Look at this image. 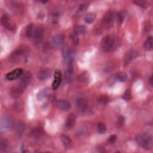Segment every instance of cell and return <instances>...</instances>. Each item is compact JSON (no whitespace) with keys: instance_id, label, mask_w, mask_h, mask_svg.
Returning a JSON list of instances; mask_svg holds the SVG:
<instances>
[{"instance_id":"cell-19","label":"cell","mask_w":153,"mask_h":153,"mask_svg":"<svg viewBox=\"0 0 153 153\" xmlns=\"http://www.w3.org/2000/svg\"><path fill=\"white\" fill-rule=\"evenodd\" d=\"M88 133V128L87 127L83 126L77 128L76 131V136L79 138H83L85 137Z\"/></svg>"},{"instance_id":"cell-25","label":"cell","mask_w":153,"mask_h":153,"mask_svg":"<svg viewBox=\"0 0 153 153\" xmlns=\"http://www.w3.org/2000/svg\"><path fill=\"white\" fill-rule=\"evenodd\" d=\"M13 108L15 111L17 112H21L24 109V103L22 100H18L14 102L13 104Z\"/></svg>"},{"instance_id":"cell-39","label":"cell","mask_w":153,"mask_h":153,"mask_svg":"<svg viewBox=\"0 0 153 153\" xmlns=\"http://www.w3.org/2000/svg\"><path fill=\"white\" fill-rule=\"evenodd\" d=\"M73 60L71 59L69 60V65H68V72L69 74H72L73 72Z\"/></svg>"},{"instance_id":"cell-44","label":"cell","mask_w":153,"mask_h":153,"mask_svg":"<svg viewBox=\"0 0 153 153\" xmlns=\"http://www.w3.org/2000/svg\"><path fill=\"white\" fill-rule=\"evenodd\" d=\"M34 153H53V152H50V151H45V152H40V151H35L34 152Z\"/></svg>"},{"instance_id":"cell-16","label":"cell","mask_w":153,"mask_h":153,"mask_svg":"<svg viewBox=\"0 0 153 153\" xmlns=\"http://www.w3.org/2000/svg\"><path fill=\"white\" fill-rule=\"evenodd\" d=\"M32 78V75L30 71H26L25 73H23L22 78H20L19 82L24 85L25 87H27V86L29 84Z\"/></svg>"},{"instance_id":"cell-24","label":"cell","mask_w":153,"mask_h":153,"mask_svg":"<svg viewBox=\"0 0 153 153\" xmlns=\"http://www.w3.org/2000/svg\"><path fill=\"white\" fill-rule=\"evenodd\" d=\"M34 29L35 27L33 23H30L26 27L25 30V35L27 38H30L32 36Z\"/></svg>"},{"instance_id":"cell-18","label":"cell","mask_w":153,"mask_h":153,"mask_svg":"<svg viewBox=\"0 0 153 153\" xmlns=\"http://www.w3.org/2000/svg\"><path fill=\"white\" fill-rule=\"evenodd\" d=\"M76 115L74 113H71L68 115L66 120V127L71 128L74 127L76 121Z\"/></svg>"},{"instance_id":"cell-10","label":"cell","mask_w":153,"mask_h":153,"mask_svg":"<svg viewBox=\"0 0 153 153\" xmlns=\"http://www.w3.org/2000/svg\"><path fill=\"white\" fill-rule=\"evenodd\" d=\"M52 74V70L48 68H41L38 72L37 77L41 81H44L50 78Z\"/></svg>"},{"instance_id":"cell-3","label":"cell","mask_w":153,"mask_h":153,"mask_svg":"<svg viewBox=\"0 0 153 153\" xmlns=\"http://www.w3.org/2000/svg\"><path fill=\"white\" fill-rule=\"evenodd\" d=\"M14 126V118L11 115H4L0 120V128L4 131L11 130Z\"/></svg>"},{"instance_id":"cell-40","label":"cell","mask_w":153,"mask_h":153,"mask_svg":"<svg viewBox=\"0 0 153 153\" xmlns=\"http://www.w3.org/2000/svg\"><path fill=\"white\" fill-rule=\"evenodd\" d=\"M88 6V4H81L78 8V10L79 11H85L87 7Z\"/></svg>"},{"instance_id":"cell-41","label":"cell","mask_w":153,"mask_h":153,"mask_svg":"<svg viewBox=\"0 0 153 153\" xmlns=\"http://www.w3.org/2000/svg\"><path fill=\"white\" fill-rule=\"evenodd\" d=\"M117 139V136L115 135H111L109 138V142L111 143H114Z\"/></svg>"},{"instance_id":"cell-15","label":"cell","mask_w":153,"mask_h":153,"mask_svg":"<svg viewBox=\"0 0 153 153\" xmlns=\"http://www.w3.org/2000/svg\"><path fill=\"white\" fill-rule=\"evenodd\" d=\"M62 80V73L60 71H56L54 73V79L52 83V88L54 90H57L60 86Z\"/></svg>"},{"instance_id":"cell-11","label":"cell","mask_w":153,"mask_h":153,"mask_svg":"<svg viewBox=\"0 0 153 153\" xmlns=\"http://www.w3.org/2000/svg\"><path fill=\"white\" fill-rule=\"evenodd\" d=\"M115 19V14L113 11H109L106 12L102 19V23L104 25H109L112 24Z\"/></svg>"},{"instance_id":"cell-22","label":"cell","mask_w":153,"mask_h":153,"mask_svg":"<svg viewBox=\"0 0 153 153\" xmlns=\"http://www.w3.org/2000/svg\"><path fill=\"white\" fill-rule=\"evenodd\" d=\"M143 47L146 50H153V36H148L144 42Z\"/></svg>"},{"instance_id":"cell-45","label":"cell","mask_w":153,"mask_h":153,"mask_svg":"<svg viewBox=\"0 0 153 153\" xmlns=\"http://www.w3.org/2000/svg\"><path fill=\"white\" fill-rule=\"evenodd\" d=\"M1 67H2V64H1V62H0V69L1 68Z\"/></svg>"},{"instance_id":"cell-37","label":"cell","mask_w":153,"mask_h":153,"mask_svg":"<svg viewBox=\"0 0 153 153\" xmlns=\"http://www.w3.org/2000/svg\"><path fill=\"white\" fill-rule=\"evenodd\" d=\"M123 99H124L126 100H130L131 99V93L130 90H126V91L124 93V94L122 96Z\"/></svg>"},{"instance_id":"cell-32","label":"cell","mask_w":153,"mask_h":153,"mask_svg":"<svg viewBox=\"0 0 153 153\" xmlns=\"http://www.w3.org/2000/svg\"><path fill=\"white\" fill-rule=\"evenodd\" d=\"M116 76H117V78L119 81H121V82H125V81H126L127 79V78H128V76H127V74H126V72H123V71H120V72H118Z\"/></svg>"},{"instance_id":"cell-47","label":"cell","mask_w":153,"mask_h":153,"mask_svg":"<svg viewBox=\"0 0 153 153\" xmlns=\"http://www.w3.org/2000/svg\"><path fill=\"white\" fill-rule=\"evenodd\" d=\"M151 124H151V125H153V121H152V123H151Z\"/></svg>"},{"instance_id":"cell-35","label":"cell","mask_w":153,"mask_h":153,"mask_svg":"<svg viewBox=\"0 0 153 153\" xmlns=\"http://www.w3.org/2000/svg\"><path fill=\"white\" fill-rule=\"evenodd\" d=\"M97 130L99 133H104L106 131V126L105 123L100 122L97 125Z\"/></svg>"},{"instance_id":"cell-9","label":"cell","mask_w":153,"mask_h":153,"mask_svg":"<svg viewBox=\"0 0 153 153\" xmlns=\"http://www.w3.org/2000/svg\"><path fill=\"white\" fill-rule=\"evenodd\" d=\"M23 69L22 68H16L13 71L7 73L5 75V78L8 81H13L20 77L23 74Z\"/></svg>"},{"instance_id":"cell-20","label":"cell","mask_w":153,"mask_h":153,"mask_svg":"<svg viewBox=\"0 0 153 153\" xmlns=\"http://www.w3.org/2000/svg\"><path fill=\"white\" fill-rule=\"evenodd\" d=\"M60 140L63 145L67 148H71L73 146V143L71 139L66 134H62L60 136Z\"/></svg>"},{"instance_id":"cell-5","label":"cell","mask_w":153,"mask_h":153,"mask_svg":"<svg viewBox=\"0 0 153 153\" xmlns=\"http://www.w3.org/2000/svg\"><path fill=\"white\" fill-rule=\"evenodd\" d=\"M115 44L114 38L110 36L106 35L102 38L100 41V46L102 49L105 51H111Z\"/></svg>"},{"instance_id":"cell-34","label":"cell","mask_w":153,"mask_h":153,"mask_svg":"<svg viewBox=\"0 0 153 153\" xmlns=\"http://www.w3.org/2000/svg\"><path fill=\"white\" fill-rule=\"evenodd\" d=\"M109 97L107 96H102L99 97L97 99V102H99V103L102 105H107L109 102Z\"/></svg>"},{"instance_id":"cell-21","label":"cell","mask_w":153,"mask_h":153,"mask_svg":"<svg viewBox=\"0 0 153 153\" xmlns=\"http://www.w3.org/2000/svg\"><path fill=\"white\" fill-rule=\"evenodd\" d=\"M26 128V125L23 121H20L17 123L16 126V131L19 136H22Z\"/></svg>"},{"instance_id":"cell-27","label":"cell","mask_w":153,"mask_h":153,"mask_svg":"<svg viewBox=\"0 0 153 153\" xmlns=\"http://www.w3.org/2000/svg\"><path fill=\"white\" fill-rule=\"evenodd\" d=\"M96 17V15L94 13L90 12L85 14L84 17V21L88 24H91L94 22Z\"/></svg>"},{"instance_id":"cell-43","label":"cell","mask_w":153,"mask_h":153,"mask_svg":"<svg viewBox=\"0 0 153 153\" xmlns=\"http://www.w3.org/2000/svg\"><path fill=\"white\" fill-rule=\"evenodd\" d=\"M124 117L123 116H120L118 118V123L120 124V125H123L124 122Z\"/></svg>"},{"instance_id":"cell-29","label":"cell","mask_w":153,"mask_h":153,"mask_svg":"<svg viewBox=\"0 0 153 153\" xmlns=\"http://www.w3.org/2000/svg\"><path fill=\"white\" fill-rule=\"evenodd\" d=\"M127 16V12L126 11H123L118 13L117 16V23L120 25H122L124 22L125 19Z\"/></svg>"},{"instance_id":"cell-12","label":"cell","mask_w":153,"mask_h":153,"mask_svg":"<svg viewBox=\"0 0 153 153\" xmlns=\"http://www.w3.org/2000/svg\"><path fill=\"white\" fill-rule=\"evenodd\" d=\"M64 42V36L61 34L55 35L52 40V46L56 49H59L63 47Z\"/></svg>"},{"instance_id":"cell-36","label":"cell","mask_w":153,"mask_h":153,"mask_svg":"<svg viewBox=\"0 0 153 153\" xmlns=\"http://www.w3.org/2000/svg\"><path fill=\"white\" fill-rule=\"evenodd\" d=\"M47 91L46 90H42L40 91L37 94V96H36L37 100L39 101L42 100V99H44L45 97V96H47Z\"/></svg>"},{"instance_id":"cell-30","label":"cell","mask_w":153,"mask_h":153,"mask_svg":"<svg viewBox=\"0 0 153 153\" xmlns=\"http://www.w3.org/2000/svg\"><path fill=\"white\" fill-rule=\"evenodd\" d=\"M8 146V140L0 136V152H3L5 151Z\"/></svg>"},{"instance_id":"cell-1","label":"cell","mask_w":153,"mask_h":153,"mask_svg":"<svg viewBox=\"0 0 153 153\" xmlns=\"http://www.w3.org/2000/svg\"><path fill=\"white\" fill-rule=\"evenodd\" d=\"M137 144L145 149L149 150L153 148V136L148 132H141L136 136Z\"/></svg>"},{"instance_id":"cell-46","label":"cell","mask_w":153,"mask_h":153,"mask_svg":"<svg viewBox=\"0 0 153 153\" xmlns=\"http://www.w3.org/2000/svg\"><path fill=\"white\" fill-rule=\"evenodd\" d=\"M115 153H120V151H117V152H115Z\"/></svg>"},{"instance_id":"cell-4","label":"cell","mask_w":153,"mask_h":153,"mask_svg":"<svg viewBox=\"0 0 153 153\" xmlns=\"http://www.w3.org/2000/svg\"><path fill=\"white\" fill-rule=\"evenodd\" d=\"M0 23L1 25L7 30L14 32L17 29V25L14 22L7 14H4L0 19Z\"/></svg>"},{"instance_id":"cell-31","label":"cell","mask_w":153,"mask_h":153,"mask_svg":"<svg viewBox=\"0 0 153 153\" xmlns=\"http://www.w3.org/2000/svg\"><path fill=\"white\" fill-rule=\"evenodd\" d=\"M74 32L78 35H83L86 32V28L83 25H76L74 28Z\"/></svg>"},{"instance_id":"cell-17","label":"cell","mask_w":153,"mask_h":153,"mask_svg":"<svg viewBox=\"0 0 153 153\" xmlns=\"http://www.w3.org/2000/svg\"><path fill=\"white\" fill-rule=\"evenodd\" d=\"M77 106L82 111L85 110L88 108V100L85 97H79L76 100Z\"/></svg>"},{"instance_id":"cell-2","label":"cell","mask_w":153,"mask_h":153,"mask_svg":"<svg viewBox=\"0 0 153 153\" xmlns=\"http://www.w3.org/2000/svg\"><path fill=\"white\" fill-rule=\"evenodd\" d=\"M28 52L29 47L25 45H22L13 51L10 56V60L14 63H19L24 57H25Z\"/></svg>"},{"instance_id":"cell-6","label":"cell","mask_w":153,"mask_h":153,"mask_svg":"<svg viewBox=\"0 0 153 153\" xmlns=\"http://www.w3.org/2000/svg\"><path fill=\"white\" fill-rule=\"evenodd\" d=\"M33 42L35 45H39L43 39L44 37V27L41 25L36 26L33 33Z\"/></svg>"},{"instance_id":"cell-38","label":"cell","mask_w":153,"mask_h":153,"mask_svg":"<svg viewBox=\"0 0 153 153\" xmlns=\"http://www.w3.org/2000/svg\"><path fill=\"white\" fill-rule=\"evenodd\" d=\"M134 3L138 6H140L142 8H147L149 6V4L145 1H134Z\"/></svg>"},{"instance_id":"cell-13","label":"cell","mask_w":153,"mask_h":153,"mask_svg":"<svg viewBox=\"0 0 153 153\" xmlns=\"http://www.w3.org/2000/svg\"><path fill=\"white\" fill-rule=\"evenodd\" d=\"M9 6L13 12L17 14H22L24 11V7L20 3L15 1L9 2Z\"/></svg>"},{"instance_id":"cell-23","label":"cell","mask_w":153,"mask_h":153,"mask_svg":"<svg viewBox=\"0 0 153 153\" xmlns=\"http://www.w3.org/2000/svg\"><path fill=\"white\" fill-rule=\"evenodd\" d=\"M43 134V130H42V128H39V127H35L33 128H32L30 133H29V135L33 137H41Z\"/></svg>"},{"instance_id":"cell-33","label":"cell","mask_w":153,"mask_h":153,"mask_svg":"<svg viewBox=\"0 0 153 153\" xmlns=\"http://www.w3.org/2000/svg\"><path fill=\"white\" fill-rule=\"evenodd\" d=\"M70 38L74 45H77L79 44V39L78 38V35L75 32L70 33Z\"/></svg>"},{"instance_id":"cell-42","label":"cell","mask_w":153,"mask_h":153,"mask_svg":"<svg viewBox=\"0 0 153 153\" xmlns=\"http://www.w3.org/2000/svg\"><path fill=\"white\" fill-rule=\"evenodd\" d=\"M148 83L151 87H153V74L151 75V76L149 77L148 79Z\"/></svg>"},{"instance_id":"cell-26","label":"cell","mask_w":153,"mask_h":153,"mask_svg":"<svg viewBox=\"0 0 153 153\" xmlns=\"http://www.w3.org/2000/svg\"><path fill=\"white\" fill-rule=\"evenodd\" d=\"M89 74L87 72H83L77 76L78 82L81 83H87L89 81Z\"/></svg>"},{"instance_id":"cell-28","label":"cell","mask_w":153,"mask_h":153,"mask_svg":"<svg viewBox=\"0 0 153 153\" xmlns=\"http://www.w3.org/2000/svg\"><path fill=\"white\" fill-rule=\"evenodd\" d=\"M62 54L65 60H67L68 59L70 54V50L68 45L66 44L63 45L62 50Z\"/></svg>"},{"instance_id":"cell-8","label":"cell","mask_w":153,"mask_h":153,"mask_svg":"<svg viewBox=\"0 0 153 153\" xmlns=\"http://www.w3.org/2000/svg\"><path fill=\"white\" fill-rule=\"evenodd\" d=\"M139 56V52L134 49L130 50L127 52L124 58V64L125 66L129 65L131 62L136 59Z\"/></svg>"},{"instance_id":"cell-14","label":"cell","mask_w":153,"mask_h":153,"mask_svg":"<svg viewBox=\"0 0 153 153\" xmlns=\"http://www.w3.org/2000/svg\"><path fill=\"white\" fill-rule=\"evenodd\" d=\"M57 106L63 111H69L71 108L69 102L65 99H60L57 101Z\"/></svg>"},{"instance_id":"cell-7","label":"cell","mask_w":153,"mask_h":153,"mask_svg":"<svg viewBox=\"0 0 153 153\" xmlns=\"http://www.w3.org/2000/svg\"><path fill=\"white\" fill-rule=\"evenodd\" d=\"M26 88V87L19 82L17 84H15L11 88L10 95L14 99L18 98L23 93Z\"/></svg>"}]
</instances>
